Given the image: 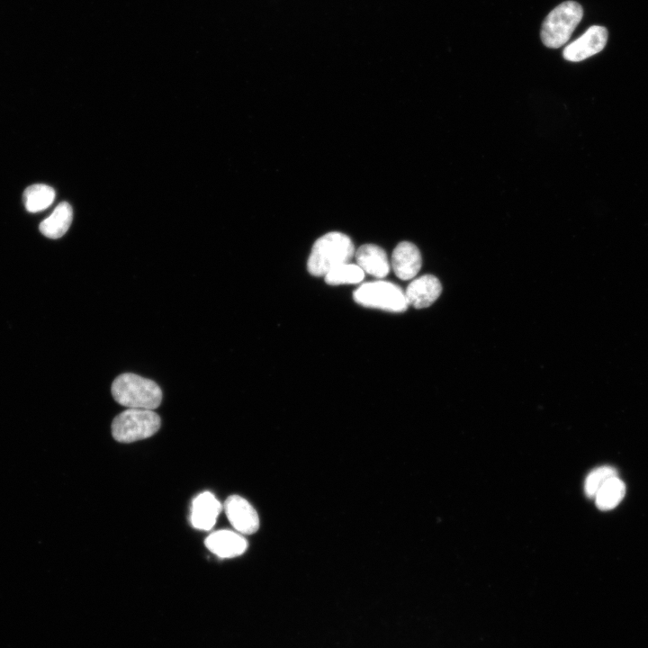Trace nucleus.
Listing matches in <instances>:
<instances>
[{
  "instance_id": "nucleus-1",
  "label": "nucleus",
  "mask_w": 648,
  "mask_h": 648,
  "mask_svg": "<svg viewBox=\"0 0 648 648\" xmlns=\"http://www.w3.org/2000/svg\"><path fill=\"white\" fill-rule=\"evenodd\" d=\"M354 255L355 247L347 235L328 232L314 242L307 268L312 275L324 276L335 267L349 263Z\"/></svg>"
},
{
  "instance_id": "nucleus-2",
  "label": "nucleus",
  "mask_w": 648,
  "mask_h": 648,
  "mask_svg": "<svg viewBox=\"0 0 648 648\" xmlns=\"http://www.w3.org/2000/svg\"><path fill=\"white\" fill-rule=\"evenodd\" d=\"M111 392L113 399L128 409L152 410L162 400V391L154 381L131 373L117 376Z\"/></svg>"
},
{
  "instance_id": "nucleus-3",
  "label": "nucleus",
  "mask_w": 648,
  "mask_h": 648,
  "mask_svg": "<svg viewBox=\"0 0 648 648\" xmlns=\"http://www.w3.org/2000/svg\"><path fill=\"white\" fill-rule=\"evenodd\" d=\"M582 16V7L575 1H565L554 7L542 24L543 43L551 49L562 46L569 40Z\"/></svg>"
},
{
  "instance_id": "nucleus-4",
  "label": "nucleus",
  "mask_w": 648,
  "mask_h": 648,
  "mask_svg": "<svg viewBox=\"0 0 648 648\" xmlns=\"http://www.w3.org/2000/svg\"><path fill=\"white\" fill-rule=\"evenodd\" d=\"M159 416L151 410L128 409L112 422V435L121 443H132L153 436L160 428Z\"/></svg>"
},
{
  "instance_id": "nucleus-5",
  "label": "nucleus",
  "mask_w": 648,
  "mask_h": 648,
  "mask_svg": "<svg viewBox=\"0 0 648 648\" xmlns=\"http://www.w3.org/2000/svg\"><path fill=\"white\" fill-rule=\"evenodd\" d=\"M353 295L360 305L392 312L404 311L409 305L405 292L395 284L386 281L363 284Z\"/></svg>"
},
{
  "instance_id": "nucleus-6",
  "label": "nucleus",
  "mask_w": 648,
  "mask_h": 648,
  "mask_svg": "<svg viewBox=\"0 0 648 648\" xmlns=\"http://www.w3.org/2000/svg\"><path fill=\"white\" fill-rule=\"evenodd\" d=\"M607 40L608 30L605 27L591 26L580 38L565 47L562 56L572 62L581 61L600 52L605 48Z\"/></svg>"
},
{
  "instance_id": "nucleus-7",
  "label": "nucleus",
  "mask_w": 648,
  "mask_h": 648,
  "mask_svg": "<svg viewBox=\"0 0 648 648\" xmlns=\"http://www.w3.org/2000/svg\"><path fill=\"white\" fill-rule=\"evenodd\" d=\"M225 514L237 532L250 535L259 527V517L254 507L238 495L230 496L223 505Z\"/></svg>"
},
{
  "instance_id": "nucleus-8",
  "label": "nucleus",
  "mask_w": 648,
  "mask_h": 648,
  "mask_svg": "<svg viewBox=\"0 0 648 648\" xmlns=\"http://www.w3.org/2000/svg\"><path fill=\"white\" fill-rule=\"evenodd\" d=\"M208 550L220 558L241 555L248 548L243 535L237 531L219 530L212 533L204 541Z\"/></svg>"
},
{
  "instance_id": "nucleus-9",
  "label": "nucleus",
  "mask_w": 648,
  "mask_h": 648,
  "mask_svg": "<svg viewBox=\"0 0 648 648\" xmlns=\"http://www.w3.org/2000/svg\"><path fill=\"white\" fill-rule=\"evenodd\" d=\"M442 285L432 274H425L412 281L405 291L408 304L417 309L430 306L441 294Z\"/></svg>"
},
{
  "instance_id": "nucleus-10",
  "label": "nucleus",
  "mask_w": 648,
  "mask_h": 648,
  "mask_svg": "<svg viewBox=\"0 0 648 648\" xmlns=\"http://www.w3.org/2000/svg\"><path fill=\"white\" fill-rule=\"evenodd\" d=\"M392 267L401 280H410L416 276L421 267V255L412 243L402 241L393 249Z\"/></svg>"
},
{
  "instance_id": "nucleus-11",
  "label": "nucleus",
  "mask_w": 648,
  "mask_h": 648,
  "mask_svg": "<svg viewBox=\"0 0 648 648\" xmlns=\"http://www.w3.org/2000/svg\"><path fill=\"white\" fill-rule=\"evenodd\" d=\"M221 508L220 502L212 493L204 491L199 494L192 503L191 522L193 526L205 531L212 529Z\"/></svg>"
},
{
  "instance_id": "nucleus-12",
  "label": "nucleus",
  "mask_w": 648,
  "mask_h": 648,
  "mask_svg": "<svg viewBox=\"0 0 648 648\" xmlns=\"http://www.w3.org/2000/svg\"><path fill=\"white\" fill-rule=\"evenodd\" d=\"M355 256L357 265L370 275L382 278L390 272L387 255L377 245L364 244L355 252Z\"/></svg>"
},
{
  "instance_id": "nucleus-13",
  "label": "nucleus",
  "mask_w": 648,
  "mask_h": 648,
  "mask_svg": "<svg viewBox=\"0 0 648 648\" xmlns=\"http://www.w3.org/2000/svg\"><path fill=\"white\" fill-rule=\"evenodd\" d=\"M72 219V207L68 202H62L47 219L40 222V230L47 238H61L69 229Z\"/></svg>"
},
{
  "instance_id": "nucleus-14",
  "label": "nucleus",
  "mask_w": 648,
  "mask_h": 648,
  "mask_svg": "<svg viewBox=\"0 0 648 648\" xmlns=\"http://www.w3.org/2000/svg\"><path fill=\"white\" fill-rule=\"evenodd\" d=\"M626 494V485L617 477L608 480L595 496L596 505L601 510H609L616 507Z\"/></svg>"
},
{
  "instance_id": "nucleus-15",
  "label": "nucleus",
  "mask_w": 648,
  "mask_h": 648,
  "mask_svg": "<svg viewBox=\"0 0 648 648\" xmlns=\"http://www.w3.org/2000/svg\"><path fill=\"white\" fill-rule=\"evenodd\" d=\"M55 199L52 187L37 184L28 186L23 193V202L30 212H39L47 209Z\"/></svg>"
},
{
  "instance_id": "nucleus-16",
  "label": "nucleus",
  "mask_w": 648,
  "mask_h": 648,
  "mask_svg": "<svg viewBox=\"0 0 648 648\" xmlns=\"http://www.w3.org/2000/svg\"><path fill=\"white\" fill-rule=\"evenodd\" d=\"M364 277V272L358 265L343 264L329 271L325 275V281L330 285L345 284H357Z\"/></svg>"
},
{
  "instance_id": "nucleus-17",
  "label": "nucleus",
  "mask_w": 648,
  "mask_h": 648,
  "mask_svg": "<svg viewBox=\"0 0 648 648\" xmlns=\"http://www.w3.org/2000/svg\"><path fill=\"white\" fill-rule=\"evenodd\" d=\"M617 476V472L611 466H601L594 469L586 478L585 492L588 497L595 498L598 490L612 477Z\"/></svg>"
}]
</instances>
